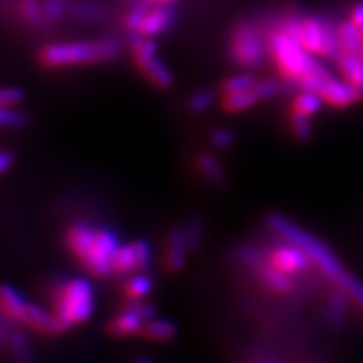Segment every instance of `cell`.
Masks as SVG:
<instances>
[{
  "mask_svg": "<svg viewBox=\"0 0 363 363\" xmlns=\"http://www.w3.org/2000/svg\"><path fill=\"white\" fill-rule=\"evenodd\" d=\"M267 224L272 232L281 238L283 241H288L301 248L327 277H330L336 281L345 272L342 264L339 262V259L335 256L332 250L321 240H318L316 236H313L308 230L301 229L298 224H295L294 221L283 217L280 213L269 215Z\"/></svg>",
  "mask_w": 363,
  "mask_h": 363,
  "instance_id": "6da1fadb",
  "label": "cell"
},
{
  "mask_svg": "<svg viewBox=\"0 0 363 363\" xmlns=\"http://www.w3.org/2000/svg\"><path fill=\"white\" fill-rule=\"evenodd\" d=\"M120 45L113 40L73 41L45 45L40 58L49 67H72L94 62H105L117 58Z\"/></svg>",
  "mask_w": 363,
  "mask_h": 363,
  "instance_id": "7a4b0ae2",
  "label": "cell"
},
{
  "mask_svg": "<svg viewBox=\"0 0 363 363\" xmlns=\"http://www.w3.org/2000/svg\"><path fill=\"white\" fill-rule=\"evenodd\" d=\"M94 309V288L91 281L84 277L67 280L56 294L53 313L58 318L62 330L89 321Z\"/></svg>",
  "mask_w": 363,
  "mask_h": 363,
  "instance_id": "3957f363",
  "label": "cell"
},
{
  "mask_svg": "<svg viewBox=\"0 0 363 363\" xmlns=\"http://www.w3.org/2000/svg\"><path fill=\"white\" fill-rule=\"evenodd\" d=\"M268 49L281 76L295 85L320 62L313 58L312 53L303 48L297 38L291 37L280 28L272 32L268 38Z\"/></svg>",
  "mask_w": 363,
  "mask_h": 363,
  "instance_id": "277c9868",
  "label": "cell"
},
{
  "mask_svg": "<svg viewBox=\"0 0 363 363\" xmlns=\"http://www.w3.org/2000/svg\"><path fill=\"white\" fill-rule=\"evenodd\" d=\"M233 58L238 64L244 67H256L265 60L268 49V40L264 38L260 32L253 25H241L233 32L232 38Z\"/></svg>",
  "mask_w": 363,
  "mask_h": 363,
  "instance_id": "5b68a950",
  "label": "cell"
},
{
  "mask_svg": "<svg viewBox=\"0 0 363 363\" xmlns=\"http://www.w3.org/2000/svg\"><path fill=\"white\" fill-rule=\"evenodd\" d=\"M121 242L116 232H112L111 229H97L94 247L82 260V264L91 274L97 277H106L116 271V268H113V257H116Z\"/></svg>",
  "mask_w": 363,
  "mask_h": 363,
  "instance_id": "8992f818",
  "label": "cell"
},
{
  "mask_svg": "<svg viewBox=\"0 0 363 363\" xmlns=\"http://www.w3.org/2000/svg\"><path fill=\"white\" fill-rule=\"evenodd\" d=\"M281 30L289 33L291 37L297 38L303 48L312 55L323 53L324 41L327 35V21L318 17H292L281 23Z\"/></svg>",
  "mask_w": 363,
  "mask_h": 363,
  "instance_id": "52a82bcc",
  "label": "cell"
},
{
  "mask_svg": "<svg viewBox=\"0 0 363 363\" xmlns=\"http://www.w3.org/2000/svg\"><path fill=\"white\" fill-rule=\"evenodd\" d=\"M126 309L112 318L108 325L111 335L118 337H126L143 333L145 323L155 318V308L149 303L141 300H132Z\"/></svg>",
  "mask_w": 363,
  "mask_h": 363,
  "instance_id": "ba28073f",
  "label": "cell"
},
{
  "mask_svg": "<svg viewBox=\"0 0 363 363\" xmlns=\"http://www.w3.org/2000/svg\"><path fill=\"white\" fill-rule=\"evenodd\" d=\"M268 262L291 276L308 271L313 264L312 259L306 255L301 248L288 241L281 242L271 250Z\"/></svg>",
  "mask_w": 363,
  "mask_h": 363,
  "instance_id": "9c48e42d",
  "label": "cell"
},
{
  "mask_svg": "<svg viewBox=\"0 0 363 363\" xmlns=\"http://www.w3.org/2000/svg\"><path fill=\"white\" fill-rule=\"evenodd\" d=\"M318 93L321 94V97L324 99L327 105L337 109L348 108L362 99V94L357 86L348 82L347 79H337L335 76L327 79Z\"/></svg>",
  "mask_w": 363,
  "mask_h": 363,
  "instance_id": "30bf717a",
  "label": "cell"
},
{
  "mask_svg": "<svg viewBox=\"0 0 363 363\" xmlns=\"http://www.w3.org/2000/svg\"><path fill=\"white\" fill-rule=\"evenodd\" d=\"M188 240L185 233V227H176L168 236L167 250H165V265L169 271L177 272L185 267L188 255Z\"/></svg>",
  "mask_w": 363,
  "mask_h": 363,
  "instance_id": "8fae6325",
  "label": "cell"
},
{
  "mask_svg": "<svg viewBox=\"0 0 363 363\" xmlns=\"http://www.w3.org/2000/svg\"><path fill=\"white\" fill-rule=\"evenodd\" d=\"M96 238L97 229H94V227H91L86 223H76L72 225V229L68 230L67 242L72 252L74 253V256L82 262V260L89 255L91 250H93Z\"/></svg>",
  "mask_w": 363,
  "mask_h": 363,
  "instance_id": "7c38bea8",
  "label": "cell"
},
{
  "mask_svg": "<svg viewBox=\"0 0 363 363\" xmlns=\"http://www.w3.org/2000/svg\"><path fill=\"white\" fill-rule=\"evenodd\" d=\"M0 304H2L4 316L11 321H23L28 311L29 303L23 294L11 285H5L0 291Z\"/></svg>",
  "mask_w": 363,
  "mask_h": 363,
  "instance_id": "4fadbf2b",
  "label": "cell"
},
{
  "mask_svg": "<svg viewBox=\"0 0 363 363\" xmlns=\"http://www.w3.org/2000/svg\"><path fill=\"white\" fill-rule=\"evenodd\" d=\"M25 321L32 328L44 333V335H56L62 332V327L55 313H50L38 304H29L25 315Z\"/></svg>",
  "mask_w": 363,
  "mask_h": 363,
  "instance_id": "5bb4252c",
  "label": "cell"
},
{
  "mask_svg": "<svg viewBox=\"0 0 363 363\" xmlns=\"http://www.w3.org/2000/svg\"><path fill=\"white\" fill-rule=\"evenodd\" d=\"M172 21H173L172 9H168L165 6L149 9L147 11L143 26L140 29V33H143L144 37H149V38L156 37L159 33L167 30L169 25H172Z\"/></svg>",
  "mask_w": 363,
  "mask_h": 363,
  "instance_id": "9a60e30c",
  "label": "cell"
},
{
  "mask_svg": "<svg viewBox=\"0 0 363 363\" xmlns=\"http://www.w3.org/2000/svg\"><path fill=\"white\" fill-rule=\"evenodd\" d=\"M339 43L345 55H363V30L353 21L345 20L339 25Z\"/></svg>",
  "mask_w": 363,
  "mask_h": 363,
  "instance_id": "2e32d148",
  "label": "cell"
},
{
  "mask_svg": "<svg viewBox=\"0 0 363 363\" xmlns=\"http://www.w3.org/2000/svg\"><path fill=\"white\" fill-rule=\"evenodd\" d=\"M257 269H259L260 280H262L264 285L267 288H269L271 291L285 294V292H289L292 289L291 274H286V272L280 271L279 268H276L274 265H271L269 262L260 265Z\"/></svg>",
  "mask_w": 363,
  "mask_h": 363,
  "instance_id": "e0dca14e",
  "label": "cell"
},
{
  "mask_svg": "<svg viewBox=\"0 0 363 363\" xmlns=\"http://www.w3.org/2000/svg\"><path fill=\"white\" fill-rule=\"evenodd\" d=\"M141 335L155 342H168L177 335V325L167 318H152L145 323Z\"/></svg>",
  "mask_w": 363,
  "mask_h": 363,
  "instance_id": "ac0fdd59",
  "label": "cell"
},
{
  "mask_svg": "<svg viewBox=\"0 0 363 363\" xmlns=\"http://www.w3.org/2000/svg\"><path fill=\"white\" fill-rule=\"evenodd\" d=\"M337 68L344 79L359 88L363 85V55H345L337 60Z\"/></svg>",
  "mask_w": 363,
  "mask_h": 363,
  "instance_id": "d6986e66",
  "label": "cell"
},
{
  "mask_svg": "<svg viewBox=\"0 0 363 363\" xmlns=\"http://www.w3.org/2000/svg\"><path fill=\"white\" fill-rule=\"evenodd\" d=\"M197 167L200 169V173L204 176V179H208L212 185L215 186H223L227 182V176L223 165L215 156L209 153H201L197 159Z\"/></svg>",
  "mask_w": 363,
  "mask_h": 363,
  "instance_id": "ffe728a7",
  "label": "cell"
},
{
  "mask_svg": "<svg viewBox=\"0 0 363 363\" xmlns=\"http://www.w3.org/2000/svg\"><path fill=\"white\" fill-rule=\"evenodd\" d=\"M348 294L345 291H339L330 295L327 301V311L325 316L327 321L332 327H340L344 324L347 318V303H348Z\"/></svg>",
  "mask_w": 363,
  "mask_h": 363,
  "instance_id": "44dd1931",
  "label": "cell"
},
{
  "mask_svg": "<svg viewBox=\"0 0 363 363\" xmlns=\"http://www.w3.org/2000/svg\"><path fill=\"white\" fill-rule=\"evenodd\" d=\"M143 73L149 81L159 88H169L173 85V74L157 58L141 67Z\"/></svg>",
  "mask_w": 363,
  "mask_h": 363,
  "instance_id": "7402d4cb",
  "label": "cell"
},
{
  "mask_svg": "<svg viewBox=\"0 0 363 363\" xmlns=\"http://www.w3.org/2000/svg\"><path fill=\"white\" fill-rule=\"evenodd\" d=\"M324 104L325 101L320 93H315V91H301L294 101V111L312 117L323 109Z\"/></svg>",
  "mask_w": 363,
  "mask_h": 363,
  "instance_id": "603a6c76",
  "label": "cell"
},
{
  "mask_svg": "<svg viewBox=\"0 0 363 363\" xmlns=\"http://www.w3.org/2000/svg\"><path fill=\"white\" fill-rule=\"evenodd\" d=\"M124 288H126V292L132 300H143L152 294L153 280L145 272L140 271L126 281V286Z\"/></svg>",
  "mask_w": 363,
  "mask_h": 363,
  "instance_id": "cb8c5ba5",
  "label": "cell"
},
{
  "mask_svg": "<svg viewBox=\"0 0 363 363\" xmlns=\"http://www.w3.org/2000/svg\"><path fill=\"white\" fill-rule=\"evenodd\" d=\"M259 101L255 91H244V93H232L224 94L223 105L225 111L229 112H244L250 108H253Z\"/></svg>",
  "mask_w": 363,
  "mask_h": 363,
  "instance_id": "d4e9b609",
  "label": "cell"
},
{
  "mask_svg": "<svg viewBox=\"0 0 363 363\" xmlns=\"http://www.w3.org/2000/svg\"><path fill=\"white\" fill-rule=\"evenodd\" d=\"M113 268H116L117 272L138 271V257H136L133 242L120 245L116 257H113Z\"/></svg>",
  "mask_w": 363,
  "mask_h": 363,
  "instance_id": "484cf974",
  "label": "cell"
},
{
  "mask_svg": "<svg viewBox=\"0 0 363 363\" xmlns=\"http://www.w3.org/2000/svg\"><path fill=\"white\" fill-rule=\"evenodd\" d=\"M8 345L11 353L20 363H29L32 360V351L28 337L18 330H13L8 335Z\"/></svg>",
  "mask_w": 363,
  "mask_h": 363,
  "instance_id": "4316f807",
  "label": "cell"
},
{
  "mask_svg": "<svg viewBox=\"0 0 363 363\" xmlns=\"http://www.w3.org/2000/svg\"><path fill=\"white\" fill-rule=\"evenodd\" d=\"M256 79L252 74L241 73L227 77L223 84L224 94H232V93H244V91H252L256 86Z\"/></svg>",
  "mask_w": 363,
  "mask_h": 363,
  "instance_id": "83f0119b",
  "label": "cell"
},
{
  "mask_svg": "<svg viewBox=\"0 0 363 363\" xmlns=\"http://www.w3.org/2000/svg\"><path fill=\"white\" fill-rule=\"evenodd\" d=\"M336 283L340 286V289L348 294V297L353 298L363 309V283L348 274V272H344V274L336 280Z\"/></svg>",
  "mask_w": 363,
  "mask_h": 363,
  "instance_id": "f1b7e54d",
  "label": "cell"
},
{
  "mask_svg": "<svg viewBox=\"0 0 363 363\" xmlns=\"http://www.w3.org/2000/svg\"><path fill=\"white\" fill-rule=\"evenodd\" d=\"M291 129L295 135V138H298L300 141H308L312 138V123L311 117L304 116V113L295 112L291 117Z\"/></svg>",
  "mask_w": 363,
  "mask_h": 363,
  "instance_id": "f546056e",
  "label": "cell"
},
{
  "mask_svg": "<svg viewBox=\"0 0 363 363\" xmlns=\"http://www.w3.org/2000/svg\"><path fill=\"white\" fill-rule=\"evenodd\" d=\"M132 49L135 52V61H136V64H138L140 68L143 65H145L149 61L156 58V43L149 37L143 38Z\"/></svg>",
  "mask_w": 363,
  "mask_h": 363,
  "instance_id": "4dcf8cb0",
  "label": "cell"
},
{
  "mask_svg": "<svg viewBox=\"0 0 363 363\" xmlns=\"http://www.w3.org/2000/svg\"><path fill=\"white\" fill-rule=\"evenodd\" d=\"M185 233H186L189 250H197L203 244V238H204L203 221L199 218H192L185 227Z\"/></svg>",
  "mask_w": 363,
  "mask_h": 363,
  "instance_id": "1f68e13d",
  "label": "cell"
},
{
  "mask_svg": "<svg viewBox=\"0 0 363 363\" xmlns=\"http://www.w3.org/2000/svg\"><path fill=\"white\" fill-rule=\"evenodd\" d=\"M135 250H136V257H138V271H145L150 267L152 259H153V250L149 241L138 240L135 241Z\"/></svg>",
  "mask_w": 363,
  "mask_h": 363,
  "instance_id": "d6a6232c",
  "label": "cell"
},
{
  "mask_svg": "<svg viewBox=\"0 0 363 363\" xmlns=\"http://www.w3.org/2000/svg\"><path fill=\"white\" fill-rule=\"evenodd\" d=\"M25 116L16 108H2L0 111V124L6 129H14L25 124Z\"/></svg>",
  "mask_w": 363,
  "mask_h": 363,
  "instance_id": "836d02e7",
  "label": "cell"
},
{
  "mask_svg": "<svg viewBox=\"0 0 363 363\" xmlns=\"http://www.w3.org/2000/svg\"><path fill=\"white\" fill-rule=\"evenodd\" d=\"M213 104V96L209 91H199L189 99V108L192 112L203 113L206 112Z\"/></svg>",
  "mask_w": 363,
  "mask_h": 363,
  "instance_id": "e575fe53",
  "label": "cell"
},
{
  "mask_svg": "<svg viewBox=\"0 0 363 363\" xmlns=\"http://www.w3.org/2000/svg\"><path fill=\"white\" fill-rule=\"evenodd\" d=\"M23 91L17 86H6L0 93V106L2 108H16L23 101Z\"/></svg>",
  "mask_w": 363,
  "mask_h": 363,
  "instance_id": "d590c367",
  "label": "cell"
},
{
  "mask_svg": "<svg viewBox=\"0 0 363 363\" xmlns=\"http://www.w3.org/2000/svg\"><path fill=\"white\" fill-rule=\"evenodd\" d=\"M253 91L259 100L272 99L280 93V84L277 81H272V79H268V81L257 82Z\"/></svg>",
  "mask_w": 363,
  "mask_h": 363,
  "instance_id": "8d00e7d4",
  "label": "cell"
},
{
  "mask_svg": "<svg viewBox=\"0 0 363 363\" xmlns=\"http://www.w3.org/2000/svg\"><path fill=\"white\" fill-rule=\"evenodd\" d=\"M238 256H240V259L242 260V262H245L247 265H252V267H260L265 264V259H264V255L259 252L257 248L255 247H250V245H245V247H241L240 252H238Z\"/></svg>",
  "mask_w": 363,
  "mask_h": 363,
  "instance_id": "74e56055",
  "label": "cell"
},
{
  "mask_svg": "<svg viewBox=\"0 0 363 363\" xmlns=\"http://www.w3.org/2000/svg\"><path fill=\"white\" fill-rule=\"evenodd\" d=\"M211 141L217 149H227L233 144V133L225 128H218L211 133Z\"/></svg>",
  "mask_w": 363,
  "mask_h": 363,
  "instance_id": "f35d334b",
  "label": "cell"
},
{
  "mask_svg": "<svg viewBox=\"0 0 363 363\" xmlns=\"http://www.w3.org/2000/svg\"><path fill=\"white\" fill-rule=\"evenodd\" d=\"M147 11H149V9H147L145 6H136L128 14V17H126V26L132 32H140L143 23H144V18L147 16Z\"/></svg>",
  "mask_w": 363,
  "mask_h": 363,
  "instance_id": "ab89813d",
  "label": "cell"
},
{
  "mask_svg": "<svg viewBox=\"0 0 363 363\" xmlns=\"http://www.w3.org/2000/svg\"><path fill=\"white\" fill-rule=\"evenodd\" d=\"M62 13H64V0H49L48 5L44 8V16L52 21L61 18Z\"/></svg>",
  "mask_w": 363,
  "mask_h": 363,
  "instance_id": "60d3db41",
  "label": "cell"
},
{
  "mask_svg": "<svg viewBox=\"0 0 363 363\" xmlns=\"http://www.w3.org/2000/svg\"><path fill=\"white\" fill-rule=\"evenodd\" d=\"M21 14L29 21H38L41 17V9L33 0H26L21 5Z\"/></svg>",
  "mask_w": 363,
  "mask_h": 363,
  "instance_id": "b9f144b4",
  "label": "cell"
},
{
  "mask_svg": "<svg viewBox=\"0 0 363 363\" xmlns=\"http://www.w3.org/2000/svg\"><path fill=\"white\" fill-rule=\"evenodd\" d=\"M14 164V153L9 150H4L0 153V172L8 173Z\"/></svg>",
  "mask_w": 363,
  "mask_h": 363,
  "instance_id": "7bdbcfd3",
  "label": "cell"
},
{
  "mask_svg": "<svg viewBox=\"0 0 363 363\" xmlns=\"http://www.w3.org/2000/svg\"><path fill=\"white\" fill-rule=\"evenodd\" d=\"M350 18L356 26H359L363 30V2L357 4L353 9H351V17Z\"/></svg>",
  "mask_w": 363,
  "mask_h": 363,
  "instance_id": "ee69618b",
  "label": "cell"
},
{
  "mask_svg": "<svg viewBox=\"0 0 363 363\" xmlns=\"http://www.w3.org/2000/svg\"><path fill=\"white\" fill-rule=\"evenodd\" d=\"M133 363H156V362L153 359H150L149 356H138V357H135Z\"/></svg>",
  "mask_w": 363,
  "mask_h": 363,
  "instance_id": "f6af8a7d",
  "label": "cell"
},
{
  "mask_svg": "<svg viewBox=\"0 0 363 363\" xmlns=\"http://www.w3.org/2000/svg\"><path fill=\"white\" fill-rule=\"evenodd\" d=\"M156 2H161V4H169V2H174V0H156Z\"/></svg>",
  "mask_w": 363,
  "mask_h": 363,
  "instance_id": "bcb514c9",
  "label": "cell"
}]
</instances>
